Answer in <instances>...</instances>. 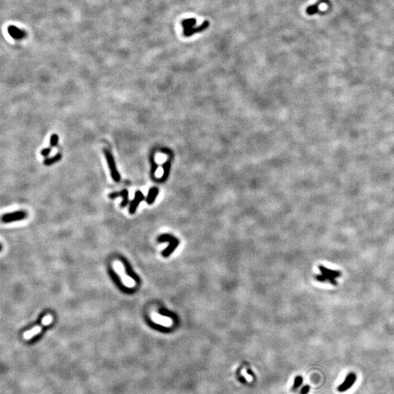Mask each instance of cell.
Instances as JSON below:
<instances>
[{"mask_svg": "<svg viewBox=\"0 0 394 394\" xmlns=\"http://www.w3.org/2000/svg\"><path fill=\"white\" fill-rule=\"evenodd\" d=\"M113 267L116 272L118 273L121 278V280L125 286L128 288H133L135 286V281L131 277L126 275L124 270V266L120 261H116L113 263Z\"/></svg>", "mask_w": 394, "mask_h": 394, "instance_id": "1", "label": "cell"}, {"mask_svg": "<svg viewBox=\"0 0 394 394\" xmlns=\"http://www.w3.org/2000/svg\"><path fill=\"white\" fill-rule=\"evenodd\" d=\"M104 154L105 156V158H106L107 159V164H108L109 169H110L111 177H112V180L116 183L120 182V175L119 174L118 169L116 168V162H115L114 158H113L112 153H111L108 150L104 149Z\"/></svg>", "mask_w": 394, "mask_h": 394, "instance_id": "2", "label": "cell"}, {"mask_svg": "<svg viewBox=\"0 0 394 394\" xmlns=\"http://www.w3.org/2000/svg\"><path fill=\"white\" fill-rule=\"evenodd\" d=\"M158 241L160 242H169V247L162 253L163 256L164 257H167L169 256V255H171V253L174 251V250L175 248H177V247L178 246V244H179V241L177 240V239L169 234L161 235V237L159 238Z\"/></svg>", "mask_w": 394, "mask_h": 394, "instance_id": "3", "label": "cell"}, {"mask_svg": "<svg viewBox=\"0 0 394 394\" xmlns=\"http://www.w3.org/2000/svg\"><path fill=\"white\" fill-rule=\"evenodd\" d=\"M356 375L355 373L352 372V373L349 374L345 378V381L338 387V391L342 393V392H345L348 389H350L353 385L355 382L356 381Z\"/></svg>", "mask_w": 394, "mask_h": 394, "instance_id": "4", "label": "cell"}, {"mask_svg": "<svg viewBox=\"0 0 394 394\" xmlns=\"http://www.w3.org/2000/svg\"><path fill=\"white\" fill-rule=\"evenodd\" d=\"M26 213L23 211H18L12 213L6 214L2 218V220L5 223H9V222L15 221V220H20L23 218H26Z\"/></svg>", "mask_w": 394, "mask_h": 394, "instance_id": "5", "label": "cell"}, {"mask_svg": "<svg viewBox=\"0 0 394 394\" xmlns=\"http://www.w3.org/2000/svg\"><path fill=\"white\" fill-rule=\"evenodd\" d=\"M319 270H321V272H323V275H324L325 278V280H329L332 284L337 285V282L334 280V278H337V277L341 276L340 272L329 270H328V269L325 268V267L323 266H319Z\"/></svg>", "mask_w": 394, "mask_h": 394, "instance_id": "6", "label": "cell"}, {"mask_svg": "<svg viewBox=\"0 0 394 394\" xmlns=\"http://www.w3.org/2000/svg\"><path fill=\"white\" fill-rule=\"evenodd\" d=\"M144 199H145V196H144L143 194H142L140 191H136L135 196H134V199L132 200V202H131L129 210H128L130 214H134V212H136V208H137L139 204L144 200Z\"/></svg>", "mask_w": 394, "mask_h": 394, "instance_id": "7", "label": "cell"}, {"mask_svg": "<svg viewBox=\"0 0 394 394\" xmlns=\"http://www.w3.org/2000/svg\"><path fill=\"white\" fill-rule=\"evenodd\" d=\"M108 196L109 198L112 199H116L118 196H122L123 201L120 203V207H125L128 203V191L126 189H124V190H122L120 192L111 193V194L108 195Z\"/></svg>", "mask_w": 394, "mask_h": 394, "instance_id": "8", "label": "cell"}, {"mask_svg": "<svg viewBox=\"0 0 394 394\" xmlns=\"http://www.w3.org/2000/svg\"><path fill=\"white\" fill-rule=\"evenodd\" d=\"M7 32L15 40H21L26 37V33L25 31L21 30L20 29L17 28L15 26H10L7 29Z\"/></svg>", "mask_w": 394, "mask_h": 394, "instance_id": "9", "label": "cell"}, {"mask_svg": "<svg viewBox=\"0 0 394 394\" xmlns=\"http://www.w3.org/2000/svg\"><path fill=\"white\" fill-rule=\"evenodd\" d=\"M209 26H210V23H209V21H204V22L200 25V26L197 27H194V28H192L191 29H190V30L188 31L186 33L183 34V35H184L185 37H188L192 36V35H194V34H196V33L202 32L203 31L206 30V29L209 27Z\"/></svg>", "mask_w": 394, "mask_h": 394, "instance_id": "10", "label": "cell"}, {"mask_svg": "<svg viewBox=\"0 0 394 394\" xmlns=\"http://www.w3.org/2000/svg\"><path fill=\"white\" fill-rule=\"evenodd\" d=\"M196 20L195 18H188L184 19L181 22V24L183 27V34L186 33L188 31L194 28L196 26Z\"/></svg>", "mask_w": 394, "mask_h": 394, "instance_id": "11", "label": "cell"}, {"mask_svg": "<svg viewBox=\"0 0 394 394\" xmlns=\"http://www.w3.org/2000/svg\"><path fill=\"white\" fill-rule=\"evenodd\" d=\"M159 193V190L156 187H153V188H151L150 189L149 192L148 194L147 198H146V202H147L148 204H152L155 202L156 198Z\"/></svg>", "mask_w": 394, "mask_h": 394, "instance_id": "12", "label": "cell"}, {"mask_svg": "<svg viewBox=\"0 0 394 394\" xmlns=\"http://www.w3.org/2000/svg\"><path fill=\"white\" fill-rule=\"evenodd\" d=\"M61 158H62L61 154L58 153L53 157L47 158V159L44 160L43 164L45 166H51L53 164H54L55 163L58 162L59 161H61Z\"/></svg>", "mask_w": 394, "mask_h": 394, "instance_id": "13", "label": "cell"}, {"mask_svg": "<svg viewBox=\"0 0 394 394\" xmlns=\"http://www.w3.org/2000/svg\"><path fill=\"white\" fill-rule=\"evenodd\" d=\"M163 169H164V173H163V176L161 178V181H164L165 180H167V178L168 177L169 175V171H170V162L169 161H166V162L163 164Z\"/></svg>", "mask_w": 394, "mask_h": 394, "instance_id": "14", "label": "cell"}, {"mask_svg": "<svg viewBox=\"0 0 394 394\" xmlns=\"http://www.w3.org/2000/svg\"><path fill=\"white\" fill-rule=\"evenodd\" d=\"M40 331H41V328L40 326H36V327H34V329H32L31 331H26V332L24 333V335H23V336H24L25 339H29L32 338V337L33 336H34V335L37 334V333H40Z\"/></svg>", "mask_w": 394, "mask_h": 394, "instance_id": "15", "label": "cell"}, {"mask_svg": "<svg viewBox=\"0 0 394 394\" xmlns=\"http://www.w3.org/2000/svg\"><path fill=\"white\" fill-rule=\"evenodd\" d=\"M322 2H323V1H322ZM322 2L321 1L319 2L318 3L315 4V5H313L312 6H309V7H307V14L312 15L315 14V13H317V12H318V7H319L320 4H321Z\"/></svg>", "mask_w": 394, "mask_h": 394, "instance_id": "16", "label": "cell"}, {"mask_svg": "<svg viewBox=\"0 0 394 394\" xmlns=\"http://www.w3.org/2000/svg\"><path fill=\"white\" fill-rule=\"evenodd\" d=\"M58 136L56 134H53L50 138V148H54L58 145Z\"/></svg>", "mask_w": 394, "mask_h": 394, "instance_id": "17", "label": "cell"}, {"mask_svg": "<svg viewBox=\"0 0 394 394\" xmlns=\"http://www.w3.org/2000/svg\"><path fill=\"white\" fill-rule=\"evenodd\" d=\"M302 382H303V378L301 376H297L295 378V380H294V384L293 386V390H296L298 388H299V386L301 385Z\"/></svg>", "mask_w": 394, "mask_h": 394, "instance_id": "18", "label": "cell"}, {"mask_svg": "<svg viewBox=\"0 0 394 394\" xmlns=\"http://www.w3.org/2000/svg\"><path fill=\"white\" fill-rule=\"evenodd\" d=\"M52 320H53L52 316L46 315V316H45V317H43V319H42V324L45 325H49L50 323H51Z\"/></svg>", "mask_w": 394, "mask_h": 394, "instance_id": "19", "label": "cell"}, {"mask_svg": "<svg viewBox=\"0 0 394 394\" xmlns=\"http://www.w3.org/2000/svg\"><path fill=\"white\" fill-rule=\"evenodd\" d=\"M50 152H51V148L50 147V148H44V149H42V151H41L40 153L43 157H47L50 153Z\"/></svg>", "mask_w": 394, "mask_h": 394, "instance_id": "20", "label": "cell"}, {"mask_svg": "<svg viewBox=\"0 0 394 394\" xmlns=\"http://www.w3.org/2000/svg\"><path fill=\"white\" fill-rule=\"evenodd\" d=\"M309 390H310L309 385H304V387L302 388V389L301 391V394H307L308 392L309 391Z\"/></svg>", "mask_w": 394, "mask_h": 394, "instance_id": "21", "label": "cell"}]
</instances>
